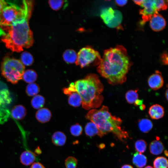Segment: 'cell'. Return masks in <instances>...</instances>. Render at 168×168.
Segmentation results:
<instances>
[{
	"label": "cell",
	"mask_w": 168,
	"mask_h": 168,
	"mask_svg": "<svg viewBox=\"0 0 168 168\" xmlns=\"http://www.w3.org/2000/svg\"><path fill=\"white\" fill-rule=\"evenodd\" d=\"M100 17L104 23L109 27H118L121 23L123 16L121 12L112 7L105 8L101 12Z\"/></svg>",
	"instance_id": "8"
},
{
	"label": "cell",
	"mask_w": 168,
	"mask_h": 168,
	"mask_svg": "<svg viewBox=\"0 0 168 168\" xmlns=\"http://www.w3.org/2000/svg\"><path fill=\"white\" fill-rule=\"evenodd\" d=\"M168 89H167L165 93V97H166L167 100H168Z\"/></svg>",
	"instance_id": "44"
},
{
	"label": "cell",
	"mask_w": 168,
	"mask_h": 168,
	"mask_svg": "<svg viewBox=\"0 0 168 168\" xmlns=\"http://www.w3.org/2000/svg\"><path fill=\"white\" fill-rule=\"evenodd\" d=\"M143 8L139 11L143 22L150 21L155 14L158 13L154 0H143L140 5Z\"/></svg>",
	"instance_id": "9"
},
{
	"label": "cell",
	"mask_w": 168,
	"mask_h": 168,
	"mask_svg": "<svg viewBox=\"0 0 168 168\" xmlns=\"http://www.w3.org/2000/svg\"><path fill=\"white\" fill-rule=\"evenodd\" d=\"M85 118L96 126L100 132V137L110 132L122 142L129 137L128 133L122 128V120L119 117L112 115L107 106L103 105L98 110H90Z\"/></svg>",
	"instance_id": "4"
},
{
	"label": "cell",
	"mask_w": 168,
	"mask_h": 168,
	"mask_svg": "<svg viewBox=\"0 0 168 168\" xmlns=\"http://www.w3.org/2000/svg\"><path fill=\"white\" fill-rule=\"evenodd\" d=\"M130 65L126 49L118 45L104 51L97 69L110 84L118 85L126 81Z\"/></svg>",
	"instance_id": "1"
},
{
	"label": "cell",
	"mask_w": 168,
	"mask_h": 168,
	"mask_svg": "<svg viewBox=\"0 0 168 168\" xmlns=\"http://www.w3.org/2000/svg\"><path fill=\"white\" fill-rule=\"evenodd\" d=\"M86 135L89 137H92L96 135L100 137V132L96 126L92 122L88 123L85 127Z\"/></svg>",
	"instance_id": "21"
},
{
	"label": "cell",
	"mask_w": 168,
	"mask_h": 168,
	"mask_svg": "<svg viewBox=\"0 0 168 168\" xmlns=\"http://www.w3.org/2000/svg\"><path fill=\"white\" fill-rule=\"evenodd\" d=\"M63 0H49V3L50 7L54 10H58L60 9L64 3Z\"/></svg>",
	"instance_id": "34"
},
{
	"label": "cell",
	"mask_w": 168,
	"mask_h": 168,
	"mask_svg": "<svg viewBox=\"0 0 168 168\" xmlns=\"http://www.w3.org/2000/svg\"><path fill=\"white\" fill-rule=\"evenodd\" d=\"M121 168H133L131 165H124Z\"/></svg>",
	"instance_id": "42"
},
{
	"label": "cell",
	"mask_w": 168,
	"mask_h": 168,
	"mask_svg": "<svg viewBox=\"0 0 168 168\" xmlns=\"http://www.w3.org/2000/svg\"><path fill=\"white\" fill-rule=\"evenodd\" d=\"M67 137L65 134L62 132L56 131L52 135L51 140L54 145L62 146L64 145L66 141Z\"/></svg>",
	"instance_id": "18"
},
{
	"label": "cell",
	"mask_w": 168,
	"mask_h": 168,
	"mask_svg": "<svg viewBox=\"0 0 168 168\" xmlns=\"http://www.w3.org/2000/svg\"><path fill=\"white\" fill-rule=\"evenodd\" d=\"M101 58L98 51L91 47L87 46L82 48L78 52L75 63L81 68L92 64L99 65Z\"/></svg>",
	"instance_id": "7"
},
{
	"label": "cell",
	"mask_w": 168,
	"mask_h": 168,
	"mask_svg": "<svg viewBox=\"0 0 168 168\" xmlns=\"http://www.w3.org/2000/svg\"><path fill=\"white\" fill-rule=\"evenodd\" d=\"M10 114L14 119H22L26 114V110L25 107L22 105H16L12 109Z\"/></svg>",
	"instance_id": "17"
},
{
	"label": "cell",
	"mask_w": 168,
	"mask_h": 168,
	"mask_svg": "<svg viewBox=\"0 0 168 168\" xmlns=\"http://www.w3.org/2000/svg\"><path fill=\"white\" fill-rule=\"evenodd\" d=\"M37 77L36 72L31 69H28L25 71L22 76V78L24 80L29 84L33 83L35 82Z\"/></svg>",
	"instance_id": "24"
},
{
	"label": "cell",
	"mask_w": 168,
	"mask_h": 168,
	"mask_svg": "<svg viewBox=\"0 0 168 168\" xmlns=\"http://www.w3.org/2000/svg\"><path fill=\"white\" fill-rule=\"evenodd\" d=\"M147 143L143 140H137L135 143V147L136 151L139 153L144 152L146 150Z\"/></svg>",
	"instance_id": "31"
},
{
	"label": "cell",
	"mask_w": 168,
	"mask_h": 168,
	"mask_svg": "<svg viewBox=\"0 0 168 168\" xmlns=\"http://www.w3.org/2000/svg\"><path fill=\"white\" fill-rule=\"evenodd\" d=\"M63 91L64 94L68 96V103L70 105L74 107H77L82 104V98L77 92L68 91L65 88L63 89Z\"/></svg>",
	"instance_id": "13"
},
{
	"label": "cell",
	"mask_w": 168,
	"mask_h": 168,
	"mask_svg": "<svg viewBox=\"0 0 168 168\" xmlns=\"http://www.w3.org/2000/svg\"><path fill=\"white\" fill-rule=\"evenodd\" d=\"M77 164V160L73 156H68L65 161V165L66 168H76Z\"/></svg>",
	"instance_id": "33"
},
{
	"label": "cell",
	"mask_w": 168,
	"mask_h": 168,
	"mask_svg": "<svg viewBox=\"0 0 168 168\" xmlns=\"http://www.w3.org/2000/svg\"><path fill=\"white\" fill-rule=\"evenodd\" d=\"M164 80L161 74L159 71L151 75L148 79L149 87L153 90H156L161 88L163 85Z\"/></svg>",
	"instance_id": "11"
},
{
	"label": "cell",
	"mask_w": 168,
	"mask_h": 168,
	"mask_svg": "<svg viewBox=\"0 0 168 168\" xmlns=\"http://www.w3.org/2000/svg\"><path fill=\"white\" fill-rule=\"evenodd\" d=\"M154 2L158 12L165 10L168 7V0H154Z\"/></svg>",
	"instance_id": "35"
},
{
	"label": "cell",
	"mask_w": 168,
	"mask_h": 168,
	"mask_svg": "<svg viewBox=\"0 0 168 168\" xmlns=\"http://www.w3.org/2000/svg\"><path fill=\"white\" fill-rule=\"evenodd\" d=\"M166 22L164 18L157 13L154 14L150 20V26L152 30L155 31H159L165 27Z\"/></svg>",
	"instance_id": "12"
},
{
	"label": "cell",
	"mask_w": 168,
	"mask_h": 168,
	"mask_svg": "<svg viewBox=\"0 0 168 168\" xmlns=\"http://www.w3.org/2000/svg\"><path fill=\"white\" fill-rule=\"evenodd\" d=\"M12 100L7 84L0 80V107H7Z\"/></svg>",
	"instance_id": "10"
},
{
	"label": "cell",
	"mask_w": 168,
	"mask_h": 168,
	"mask_svg": "<svg viewBox=\"0 0 168 168\" xmlns=\"http://www.w3.org/2000/svg\"><path fill=\"white\" fill-rule=\"evenodd\" d=\"M161 59L163 63L165 64H168V56L167 54L166 53L163 54L162 56Z\"/></svg>",
	"instance_id": "39"
},
{
	"label": "cell",
	"mask_w": 168,
	"mask_h": 168,
	"mask_svg": "<svg viewBox=\"0 0 168 168\" xmlns=\"http://www.w3.org/2000/svg\"><path fill=\"white\" fill-rule=\"evenodd\" d=\"M10 115V112L7 107H0V124L6 122Z\"/></svg>",
	"instance_id": "30"
},
{
	"label": "cell",
	"mask_w": 168,
	"mask_h": 168,
	"mask_svg": "<svg viewBox=\"0 0 168 168\" xmlns=\"http://www.w3.org/2000/svg\"><path fill=\"white\" fill-rule=\"evenodd\" d=\"M7 2L4 0H0V21L1 15L3 9L7 5ZM6 35L5 32L2 29L0 26V36Z\"/></svg>",
	"instance_id": "36"
},
{
	"label": "cell",
	"mask_w": 168,
	"mask_h": 168,
	"mask_svg": "<svg viewBox=\"0 0 168 168\" xmlns=\"http://www.w3.org/2000/svg\"><path fill=\"white\" fill-rule=\"evenodd\" d=\"M143 0H133V1L136 4L140 6Z\"/></svg>",
	"instance_id": "41"
},
{
	"label": "cell",
	"mask_w": 168,
	"mask_h": 168,
	"mask_svg": "<svg viewBox=\"0 0 168 168\" xmlns=\"http://www.w3.org/2000/svg\"><path fill=\"white\" fill-rule=\"evenodd\" d=\"M21 58V61L24 65L30 66L33 62V57L30 53L27 52L22 53Z\"/></svg>",
	"instance_id": "29"
},
{
	"label": "cell",
	"mask_w": 168,
	"mask_h": 168,
	"mask_svg": "<svg viewBox=\"0 0 168 168\" xmlns=\"http://www.w3.org/2000/svg\"><path fill=\"white\" fill-rule=\"evenodd\" d=\"M63 58L64 60L67 63H75L77 58V54L74 50L67 49L63 53Z\"/></svg>",
	"instance_id": "22"
},
{
	"label": "cell",
	"mask_w": 168,
	"mask_h": 168,
	"mask_svg": "<svg viewBox=\"0 0 168 168\" xmlns=\"http://www.w3.org/2000/svg\"><path fill=\"white\" fill-rule=\"evenodd\" d=\"M64 88L68 91L78 93L82 98V107L87 110L100 107L103 100L101 94L103 85L95 74H89L84 78L72 82L68 88Z\"/></svg>",
	"instance_id": "3"
},
{
	"label": "cell",
	"mask_w": 168,
	"mask_h": 168,
	"mask_svg": "<svg viewBox=\"0 0 168 168\" xmlns=\"http://www.w3.org/2000/svg\"><path fill=\"white\" fill-rule=\"evenodd\" d=\"M154 168H167L168 160L163 156H159L156 158L153 161Z\"/></svg>",
	"instance_id": "27"
},
{
	"label": "cell",
	"mask_w": 168,
	"mask_h": 168,
	"mask_svg": "<svg viewBox=\"0 0 168 168\" xmlns=\"http://www.w3.org/2000/svg\"><path fill=\"white\" fill-rule=\"evenodd\" d=\"M35 117L39 122L44 123L50 120L52 117V114L50 110L47 108H42L37 111Z\"/></svg>",
	"instance_id": "16"
},
{
	"label": "cell",
	"mask_w": 168,
	"mask_h": 168,
	"mask_svg": "<svg viewBox=\"0 0 168 168\" xmlns=\"http://www.w3.org/2000/svg\"><path fill=\"white\" fill-rule=\"evenodd\" d=\"M151 118L154 119H158L163 117L164 114L163 107L159 104H154L151 106L148 111Z\"/></svg>",
	"instance_id": "14"
},
{
	"label": "cell",
	"mask_w": 168,
	"mask_h": 168,
	"mask_svg": "<svg viewBox=\"0 0 168 168\" xmlns=\"http://www.w3.org/2000/svg\"><path fill=\"white\" fill-rule=\"evenodd\" d=\"M128 1V0H115V2L119 6H123L127 4Z\"/></svg>",
	"instance_id": "38"
},
{
	"label": "cell",
	"mask_w": 168,
	"mask_h": 168,
	"mask_svg": "<svg viewBox=\"0 0 168 168\" xmlns=\"http://www.w3.org/2000/svg\"><path fill=\"white\" fill-rule=\"evenodd\" d=\"M138 89L131 90L127 91L125 94L127 101L129 104L134 103L138 99V95L137 93Z\"/></svg>",
	"instance_id": "26"
},
{
	"label": "cell",
	"mask_w": 168,
	"mask_h": 168,
	"mask_svg": "<svg viewBox=\"0 0 168 168\" xmlns=\"http://www.w3.org/2000/svg\"><path fill=\"white\" fill-rule=\"evenodd\" d=\"M30 168H45L44 166L39 162L33 163Z\"/></svg>",
	"instance_id": "37"
},
{
	"label": "cell",
	"mask_w": 168,
	"mask_h": 168,
	"mask_svg": "<svg viewBox=\"0 0 168 168\" xmlns=\"http://www.w3.org/2000/svg\"><path fill=\"white\" fill-rule=\"evenodd\" d=\"M143 103V100H139V99H138L137 100H136L135 102H134V104L136 106L137 105H142Z\"/></svg>",
	"instance_id": "40"
},
{
	"label": "cell",
	"mask_w": 168,
	"mask_h": 168,
	"mask_svg": "<svg viewBox=\"0 0 168 168\" xmlns=\"http://www.w3.org/2000/svg\"><path fill=\"white\" fill-rule=\"evenodd\" d=\"M164 152L165 155H166L167 156L168 154L167 151L166 150H165Z\"/></svg>",
	"instance_id": "46"
},
{
	"label": "cell",
	"mask_w": 168,
	"mask_h": 168,
	"mask_svg": "<svg viewBox=\"0 0 168 168\" xmlns=\"http://www.w3.org/2000/svg\"><path fill=\"white\" fill-rule=\"evenodd\" d=\"M70 132L72 135L75 137L80 135L82 132V126L78 123L72 125L70 129Z\"/></svg>",
	"instance_id": "32"
},
{
	"label": "cell",
	"mask_w": 168,
	"mask_h": 168,
	"mask_svg": "<svg viewBox=\"0 0 168 168\" xmlns=\"http://www.w3.org/2000/svg\"><path fill=\"white\" fill-rule=\"evenodd\" d=\"M39 91V86L35 83L29 84L26 87V93L29 96H34L37 95Z\"/></svg>",
	"instance_id": "28"
},
{
	"label": "cell",
	"mask_w": 168,
	"mask_h": 168,
	"mask_svg": "<svg viewBox=\"0 0 168 168\" xmlns=\"http://www.w3.org/2000/svg\"><path fill=\"white\" fill-rule=\"evenodd\" d=\"M24 12L5 31L2 40L7 48L13 52H19L23 48L31 47L33 43V34L29 26V20L33 7L31 0H23Z\"/></svg>",
	"instance_id": "2"
},
{
	"label": "cell",
	"mask_w": 168,
	"mask_h": 168,
	"mask_svg": "<svg viewBox=\"0 0 168 168\" xmlns=\"http://www.w3.org/2000/svg\"><path fill=\"white\" fill-rule=\"evenodd\" d=\"M20 159L22 164L28 166L34 163L36 159V154L31 151H25L21 153Z\"/></svg>",
	"instance_id": "15"
},
{
	"label": "cell",
	"mask_w": 168,
	"mask_h": 168,
	"mask_svg": "<svg viewBox=\"0 0 168 168\" xmlns=\"http://www.w3.org/2000/svg\"><path fill=\"white\" fill-rule=\"evenodd\" d=\"M147 161V158L144 155L138 152H136L134 154L133 162L137 167L141 168L144 167Z\"/></svg>",
	"instance_id": "20"
},
{
	"label": "cell",
	"mask_w": 168,
	"mask_h": 168,
	"mask_svg": "<svg viewBox=\"0 0 168 168\" xmlns=\"http://www.w3.org/2000/svg\"><path fill=\"white\" fill-rule=\"evenodd\" d=\"M8 5L3 9L1 16L0 26L5 32L6 30L12 25V23L22 14L24 7L15 4L8 2Z\"/></svg>",
	"instance_id": "6"
},
{
	"label": "cell",
	"mask_w": 168,
	"mask_h": 168,
	"mask_svg": "<svg viewBox=\"0 0 168 168\" xmlns=\"http://www.w3.org/2000/svg\"><path fill=\"white\" fill-rule=\"evenodd\" d=\"M138 126L140 130L143 133H147L150 131L153 127V124L150 119H142L140 120Z\"/></svg>",
	"instance_id": "23"
},
{
	"label": "cell",
	"mask_w": 168,
	"mask_h": 168,
	"mask_svg": "<svg viewBox=\"0 0 168 168\" xmlns=\"http://www.w3.org/2000/svg\"><path fill=\"white\" fill-rule=\"evenodd\" d=\"M145 106L144 105L142 104L140 106V110H143L145 109Z\"/></svg>",
	"instance_id": "43"
},
{
	"label": "cell",
	"mask_w": 168,
	"mask_h": 168,
	"mask_svg": "<svg viewBox=\"0 0 168 168\" xmlns=\"http://www.w3.org/2000/svg\"><path fill=\"white\" fill-rule=\"evenodd\" d=\"M45 102L44 97L40 95L34 96L31 100L32 106L36 109H41L44 106Z\"/></svg>",
	"instance_id": "25"
},
{
	"label": "cell",
	"mask_w": 168,
	"mask_h": 168,
	"mask_svg": "<svg viewBox=\"0 0 168 168\" xmlns=\"http://www.w3.org/2000/svg\"><path fill=\"white\" fill-rule=\"evenodd\" d=\"M144 168H153L151 166H147L145 167H144Z\"/></svg>",
	"instance_id": "45"
},
{
	"label": "cell",
	"mask_w": 168,
	"mask_h": 168,
	"mask_svg": "<svg viewBox=\"0 0 168 168\" xmlns=\"http://www.w3.org/2000/svg\"><path fill=\"white\" fill-rule=\"evenodd\" d=\"M164 149L163 143L158 139L152 141L149 145L150 152L152 154L154 155H158L161 154Z\"/></svg>",
	"instance_id": "19"
},
{
	"label": "cell",
	"mask_w": 168,
	"mask_h": 168,
	"mask_svg": "<svg viewBox=\"0 0 168 168\" xmlns=\"http://www.w3.org/2000/svg\"><path fill=\"white\" fill-rule=\"evenodd\" d=\"M25 66L19 60L6 57L2 63L1 71L3 76L12 84H16L22 78Z\"/></svg>",
	"instance_id": "5"
}]
</instances>
